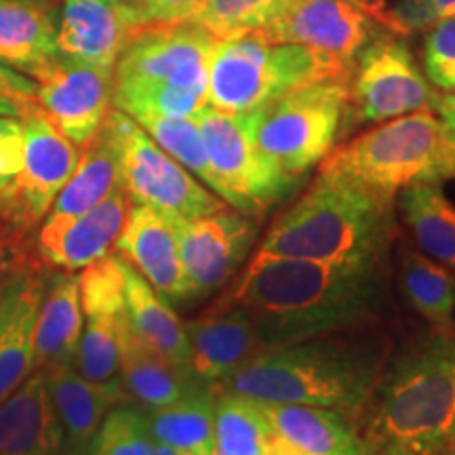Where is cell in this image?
I'll return each instance as SVG.
<instances>
[{
    "label": "cell",
    "instance_id": "6da1fadb",
    "mask_svg": "<svg viewBox=\"0 0 455 455\" xmlns=\"http://www.w3.org/2000/svg\"><path fill=\"white\" fill-rule=\"evenodd\" d=\"M384 264H346L259 253L230 281L221 304L258 323L264 350L371 325L386 301Z\"/></svg>",
    "mask_w": 455,
    "mask_h": 455
},
{
    "label": "cell",
    "instance_id": "7a4b0ae2",
    "mask_svg": "<svg viewBox=\"0 0 455 455\" xmlns=\"http://www.w3.org/2000/svg\"><path fill=\"white\" fill-rule=\"evenodd\" d=\"M371 325L259 352L215 390L259 403L327 407L356 418L390 358V341Z\"/></svg>",
    "mask_w": 455,
    "mask_h": 455
},
{
    "label": "cell",
    "instance_id": "3957f363",
    "mask_svg": "<svg viewBox=\"0 0 455 455\" xmlns=\"http://www.w3.org/2000/svg\"><path fill=\"white\" fill-rule=\"evenodd\" d=\"M369 455H441L455 443V327L435 329L388 358L365 409Z\"/></svg>",
    "mask_w": 455,
    "mask_h": 455
},
{
    "label": "cell",
    "instance_id": "277c9868",
    "mask_svg": "<svg viewBox=\"0 0 455 455\" xmlns=\"http://www.w3.org/2000/svg\"><path fill=\"white\" fill-rule=\"evenodd\" d=\"M395 236V198L318 171L308 190L276 215L258 251L281 258L384 264Z\"/></svg>",
    "mask_w": 455,
    "mask_h": 455
},
{
    "label": "cell",
    "instance_id": "5b68a950",
    "mask_svg": "<svg viewBox=\"0 0 455 455\" xmlns=\"http://www.w3.org/2000/svg\"><path fill=\"white\" fill-rule=\"evenodd\" d=\"M220 41L190 24H148L112 72V106L133 121L188 118L207 104L209 66Z\"/></svg>",
    "mask_w": 455,
    "mask_h": 455
},
{
    "label": "cell",
    "instance_id": "8992f818",
    "mask_svg": "<svg viewBox=\"0 0 455 455\" xmlns=\"http://www.w3.org/2000/svg\"><path fill=\"white\" fill-rule=\"evenodd\" d=\"M321 171L388 198L411 186H439L455 180V129L436 110L405 114L335 148Z\"/></svg>",
    "mask_w": 455,
    "mask_h": 455
},
{
    "label": "cell",
    "instance_id": "52a82bcc",
    "mask_svg": "<svg viewBox=\"0 0 455 455\" xmlns=\"http://www.w3.org/2000/svg\"><path fill=\"white\" fill-rule=\"evenodd\" d=\"M348 72L350 64L301 44L255 36L220 41L209 66L207 104L226 112H253L304 84Z\"/></svg>",
    "mask_w": 455,
    "mask_h": 455
},
{
    "label": "cell",
    "instance_id": "ba28073f",
    "mask_svg": "<svg viewBox=\"0 0 455 455\" xmlns=\"http://www.w3.org/2000/svg\"><path fill=\"white\" fill-rule=\"evenodd\" d=\"M258 110L226 112L204 106L195 114L204 150L218 180V196L236 212L261 218L284 201L299 178H291L258 144Z\"/></svg>",
    "mask_w": 455,
    "mask_h": 455
},
{
    "label": "cell",
    "instance_id": "9c48e42d",
    "mask_svg": "<svg viewBox=\"0 0 455 455\" xmlns=\"http://www.w3.org/2000/svg\"><path fill=\"white\" fill-rule=\"evenodd\" d=\"M348 108V74L304 84L258 110V144L284 173L299 178L333 150Z\"/></svg>",
    "mask_w": 455,
    "mask_h": 455
},
{
    "label": "cell",
    "instance_id": "30bf717a",
    "mask_svg": "<svg viewBox=\"0 0 455 455\" xmlns=\"http://www.w3.org/2000/svg\"><path fill=\"white\" fill-rule=\"evenodd\" d=\"M104 129L116 150L123 190L133 204H146L181 221L228 207L201 180L171 158L129 114L112 108Z\"/></svg>",
    "mask_w": 455,
    "mask_h": 455
},
{
    "label": "cell",
    "instance_id": "8fae6325",
    "mask_svg": "<svg viewBox=\"0 0 455 455\" xmlns=\"http://www.w3.org/2000/svg\"><path fill=\"white\" fill-rule=\"evenodd\" d=\"M21 167L0 188V221L13 235H24L47 218L57 195L76 169L81 150L51 123L41 108L21 118Z\"/></svg>",
    "mask_w": 455,
    "mask_h": 455
},
{
    "label": "cell",
    "instance_id": "7c38bea8",
    "mask_svg": "<svg viewBox=\"0 0 455 455\" xmlns=\"http://www.w3.org/2000/svg\"><path fill=\"white\" fill-rule=\"evenodd\" d=\"M375 24L390 28V15L379 0H283L276 15L253 36L301 44L352 64L371 41Z\"/></svg>",
    "mask_w": 455,
    "mask_h": 455
},
{
    "label": "cell",
    "instance_id": "4fadbf2b",
    "mask_svg": "<svg viewBox=\"0 0 455 455\" xmlns=\"http://www.w3.org/2000/svg\"><path fill=\"white\" fill-rule=\"evenodd\" d=\"M441 95L415 64L405 43L392 36L369 41L348 78V108L358 123H386L418 110H436Z\"/></svg>",
    "mask_w": 455,
    "mask_h": 455
},
{
    "label": "cell",
    "instance_id": "5bb4252c",
    "mask_svg": "<svg viewBox=\"0 0 455 455\" xmlns=\"http://www.w3.org/2000/svg\"><path fill=\"white\" fill-rule=\"evenodd\" d=\"M259 220L224 207L204 218L180 221V258L188 301L220 291L235 278L253 251Z\"/></svg>",
    "mask_w": 455,
    "mask_h": 455
},
{
    "label": "cell",
    "instance_id": "9a60e30c",
    "mask_svg": "<svg viewBox=\"0 0 455 455\" xmlns=\"http://www.w3.org/2000/svg\"><path fill=\"white\" fill-rule=\"evenodd\" d=\"M81 284L83 335L74 369L98 384L121 382V338L124 316V259L110 253L87 266Z\"/></svg>",
    "mask_w": 455,
    "mask_h": 455
},
{
    "label": "cell",
    "instance_id": "2e32d148",
    "mask_svg": "<svg viewBox=\"0 0 455 455\" xmlns=\"http://www.w3.org/2000/svg\"><path fill=\"white\" fill-rule=\"evenodd\" d=\"M41 110L72 144L84 148L112 110V74L66 55H51L28 72Z\"/></svg>",
    "mask_w": 455,
    "mask_h": 455
},
{
    "label": "cell",
    "instance_id": "e0dca14e",
    "mask_svg": "<svg viewBox=\"0 0 455 455\" xmlns=\"http://www.w3.org/2000/svg\"><path fill=\"white\" fill-rule=\"evenodd\" d=\"M150 21L140 4L114 0H60L57 4V53L104 72H114L131 38Z\"/></svg>",
    "mask_w": 455,
    "mask_h": 455
},
{
    "label": "cell",
    "instance_id": "ac0fdd59",
    "mask_svg": "<svg viewBox=\"0 0 455 455\" xmlns=\"http://www.w3.org/2000/svg\"><path fill=\"white\" fill-rule=\"evenodd\" d=\"M190 373L195 379L218 388L259 352H264L258 323L238 304H215L201 316L184 323Z\"/></svg>",
    "mask_w": 455,
    "mask_h": 455
},
{
    "label": "cell",
    "instance_id": "d6986e66",
    "mask_svg": "<svg viewBox=\"0 0 455 455\" xmlns=\"http://www.w3.org/2000/svg\"><path fill=\"white\" fill-rule=\"evenodd\" d=\"M131 201L123 188L106 201L74 218H44L38 228L36 249L53 268L76 272L95 264L110 251L127 220Z\"/></svg>",
    "mask_w": 455,
    "mask_h": 455
},
{
    "label": "cell",
    "instance_id": "ffe728a7",
    "mask_svg": "<svg viewBox=\"0 0 455 455\" xmlns=\"http://www.w3.org/2000/svg\"><path fill=\"white\" fill-rule=\"evenodd\" d=\"M180 221L146 204L131 203L116 238V253L129 261L169 304L188 301V284L180 258Z\"/></svg>",
    "mask_w": 455,
    "mask_h": 455
},
{
    "label": "cell",
    "instance_id": "44dd1931",
    "mask_svg": "<svg viewBox=\"0 0 455 455\" xmlns=\"http://www.w3.org/2000/svg\"><path fill=\"white\" fill-rule=\"evenodd\" d=\"M47 278L28 270L0 289V403L34 371V333Z\"/></svg>",
    "mask_w": 455,
    "mask_h": 455
},
{
    "label": "cell",
    "instance_id": "7402d4cb",
    "mask_svg": "<svg viewBox=\"0 0 455 455\" xmlns=\"http://www.w3.org/2000/svg\"><path fill=\"white\" fill-rule=\"evenodd\" d=\"M64 443L47 375L32 371L0 403V455H55Z\"/></svg>",
    "mask_w": 455,
    "mask_h": 455
},
{
    "label": "cell",
    "instance_id": "603a6c76",
    "mask_svg": "<svg viewBox=\"0 0 455 455\" xmlns=\"http://www.w3.org/2000/svg\"><path fill=\"white\" fill-rule=\"evenodd\" d=\"M83 335L81 284L74 272L61 270L44 289L34 333V371L51 373L76 363Z\"/></svg>",
    "mask_w": 455,
    "mask_h": 455
},
{
    "label": "cell",
    "instance_id": "cb8c5ba5",
    "mask_svg": "<svg viewBox=\"0 0 455 455\" xmlns=\"http://www.w3.org/2000/svg\"><path fill=\"white\" fill-rule=\"evenodd\" d=\"M295 455H369L355 418L327 407L261 403Z\"/></svg>",
    "mask_w": 455,
    "mask_h": 455
},
{
    "label": "cell",
    "instance_id": "d4e9b609",
    "mask_svg": "<svg viewBox=\"0 0 455 455\" xmlns=\"http://www.w3.org/2000/svg\"><path fill=\"white\" fill-rule=\"evenodd\" d=\"M127 316V315H124ZM124 396L140 409H156L178 401L190 390L204 386L195 375L152 350L124 321L121 338V369Z\"/></svg>",
    "mask_w": 455,
    "mask_h": 455
},
{
    "label": "cell",
    "instance_id": "484cf974",
    "mask_svg": "<svg viewBox=\"0 0 455 455\" xmlns=\"http://www.w3.org/2000/svg\"><path fill=\"white\" fill-rule=\"evenodd\" d=\"M47 375V386L64 441L91 445L101 422L114 407L127 403L123 384H98L83 378L76 369H57Z\"/></svg>",
    "mask_w": 455,
    "mask_h": 455
},
{
    "label": "cell",
    "instance_id": "4316f807",
    "mask_svg": "<svg viewBox=\"0 0 455 455\" xmlns=\"http://www.w3.org/2000/svg\"><path fill=\"white\" fill-rule=\"evenodd\" d=\"M124 315L129 327L169 363L190 371L186 329L171 304L124 261Z\"/></svg>",
    "mask_w": 455,
    "mask_h": 455
},
{
    "label": "cell",
    "instance_id": "83f0119b",
    "mask_svg": "<svg viewBox=\"0 0 455 455\" xmlns=\"http://www.w3.org/2000/svg\"><path fill=\"white\" fill-rule=\"evenodd\" d=\"M57 4L0 0V64L28 74L57 53Z\"/></svg>",
    "mask_w": 455,
    "mask_h": 455
},
{
    "label": "cell",
    "instance_id": "f1b7e54d",
    "mask_svg": "<svg viewBox=\"0 0 455 455\" xmlns=\"http://www.w3.org/2000/svg\"><path fill=\"white\" fill-rule=\"evenodd\" d=\"M218 390L198 386L164 407L141 409L152 439L181 455H213Z\"/></svg>",
    "mask_w": 455,
    "mask_h": 455
},
{
    "label": "cell",
    "instance_id": "f546056e",
    "mask_svg": "<svg viewBox=\"0 0 455 455\" xmlns=\"http://www.w3.org/2000/svg\"><path fill=\"white\" fill-rule=\"evenodd\" d=\"M215 449L224 455H295L255 398L218 392Z\"/></svg>",
    "mask_w": 455,
    "mask_h": 455
},
{
    "label": "cell",
    "instance_id": "4dcf8cb0",
    "mask_svg": "<svg viewBox=\"0 0 455 455\" xmlns=\"http://www.w3.org/2000/svg\"><path fill=\"white\" fill-rule=\"evenodd\" d=\"M398 212L426 258L455 272V204L435 184L398 192Z\"/></svg>",
    "mask_w": 455,
    "mask_h": 455
},
{
    "label": "cell",
    "instance_id": "1f68e13d",
    "mask_svg": "<svg viewBox=\"0 0 455 455\" xmlns=\"http://www.w3.org/2000/svg\"><path fill=\"white\" fill-rule=\"evenodd\" d=\"M123 188L118 156L106 129L95 135L81 152L76 169L57 195L47 218H74L106 201L114 190Z\"/></svg>",
    "mask_w": 455,
    "mask_h": 455
},
{
    "label": "cell",
    "instance_id": "d6a6232c",
    "mask_svg": "<svg viewBox=\"0 0 455 455\" xmlns=\"http://www.w3.org/2000/svg\"><path fill=\"white\" fill-rule=\"evenodd\" d=\"M398 276L407 301L424 321L439 331L455 327V272L422 251H403Z\"/></svg>",
    "mask_w": 455,
    "mask_h": 455
},
{
    "label": "cell",
    "instance_id": "836d02e7",
    "mask_svg": "<svg viewBox=\"0 0 455 455\" xmlns=\"http://www.w3.org/2000/svg\"><path fill=\"white\" fill-rule=\"evenodd\" d=\"M283 0H201L181 24L201 28L215 41L253 36L264 28Z\"/></svg>",
    "mask_w": 455,
    "mask_h": 455
},
{
    "label": "cell",
    "instance_id": "e575fe53",
    "mask_svg": "<svg viewBox=\"0 0 455 455\" xmlns=\"http://www.w3.org/2000/svg\"><path fill=\"white\" fill-rule=\"evenodd\" d=\"M135 123H138L171 158H175L181 167L190 171L196 180H201L213 195H218V180H215L212 164H209L201 129H198L195 116H146Z\"/></svg>",
    "mask_w": 455,
    "mask_h": 455
},
{
    "label": "cell",
    "instance_id": "d590c367",
    "mask_svg": "<svg viewBox=\"0 0 455 455\" xmlns=\"http://www.w3.org/2000/svg\"><path fill=\"white\" fill-rule=\"evenodd\" d=\"M155 447L146 415L135 405L114 407L95 435L91 455H150Z\"/></svg>",
    "mask_w": 455,
    "mask_h": 455
},
{
    "label": "cell",
    "instance_id": "8d00e7d4",
    "mask_svg": "<svg viewBox=\"0 0 455 455\" xmlns=\"http://www.w3.org/2000/svg\"><path fill=\"white\" fill-rule=\"evenodd\" d=\"M424 70L436 89L455 91V15L443 17L426 30Z\"/></svg>",
    "mask_w": 455,
    "mask_h": 455
},
{
    "label": "cell",
    "instance_id": "74e56055",
    "mask_svg": "<svg viewBox=\"0 0 455 455\" xmlns=\"http://www.w3.org/2000/svg\"><path fill=\"white\" fill-rule=\"evenodd\" d=\"M388 15L396 34L428 30L443 17L455 15V0H398Z\"/></svg>",
    "mask_w": 455,
    "mask_h": 455
},
{
    "label": "cell",
    "instance_id": "f35d334b",
    "mask_svg": "<svg viewBox=\"0 0 455 455\" xmlns=\"http://www.w3.org/2000/svg\"><path fill=\"white\" fill-rule=\"evenodd\" d=\"M36 84L28 74L0 64V116L24 118L36 110Z\"/></svg>",
    "mask_w": 455,
    "mask_h": 455
},
{
    "label": "cell",
    "instance_id": "ab89813d",
    "mask_svg": "<svg viewBox=\"0 0 455 455\" xmlns=\"http://www.w3.org/2000/svg\"><path fill=\"white\" fill-rule=\"evenodd\" d=\"M24 158V124L20 118L0 116V188L13 178Z\"/></svg>",
    "mask_w": 455,
    "mask_h": 455
},
{
    "label": "cell",
    "instance_id": "60d3db41",
    "mask_svg": "<svg viewBox=\"0 0 455 455\" xmlns=\"http://www.w3.org/2000/svg\"><path fill=\"white\" fill-rule=\"evenodd\" d=\"M201 0H141V7L156 24H181Z\"/></svg>",
    "mask_w": 455,
    "mask_h": 455
},
{
    "label": "cell",
    "instance_id": "b9f144b4",
    "mask_svg": "<svg viewBox=\"0 0 455 455\" xmlns=\"http://www.w3.org/2000/svg\"><path fill=\"white\" fill-rule=\"evenodd\" d=\"M436 114H439L449 127L455 129V91L441 95L439 104H436Z\"/></svg>",
    "mask_w": 455,
    "mask_h": 455
},
{
    "label": "cell",
    "instance_id": "7bdbcfd3",
    "mask_svg": "<svg viewBox=\"0 0 455 455\" xmlns=\"http://www.w3.org/2000/svg\"><path fill=\"white\" fill-rule=\"evenodd\" d=\"M91 445H93V443H91ZM91 445L64 441V443H61L60 451H57L55 455H91Z\"/></svg>",
    "mask_w": 455,
    "mask_h": 455
},
{
    "label": "cell",
    "instance_id": "ee69618b",
    "mask_svg": "<svg viewBox=\"0 0 455 455\" xmlns=\"http://www.w3.org/2000/svg\"><path fill=\"white\" fill-rule=\"evenodd\" d=\"M150 455H181V453L175 451V449H171V447H164V445H161V443L155 441V447H152Z\"/></svg>",
    "mask_w": 455,
    "mask_h": 455
},
{
    "label": "cell",
    "instance_id": "f6af8a7d",
    "mask_svg": "<svg viewBox=\"0 0 455 455\" xmlns=\"http://www.w3.org/2000/svg\"><path fill=\"white\" fill-rule=\"evenodd\" d=\"M7 258H4L3 251H0V289H3V284L7 283Z\"/></svg>",
    "mask_w": 455,
    "mask_h": 455
},
{
    "label": "cell",
    "instance_id": "bcb514c9",
    "mask_svg": "<svg viewBox=\"0 0 455 455\" xmlns=\"http://www.w3.org/2000/svg\"><path fill=\"white\" fill-rule=\"evenodd\" d=\"M371 455H403V453L395 447H384V449H379V451H375Z\"/></svg>",
    "mask_w": 455,
    "mask_h": 455
},
{
    "label": "cell",
    "instance_id": "7dc6e473",
    "mask_svg": "<svg viewBox=\"0 0 455 455\" xmlns=\"http://www.w3.org/2000/svg\"><path fill=\"white\" fill-rule=\"evenodd\" d=\"M441 455H455V443H453V445H451V447H447V449H445V451H443Z\"/></svg>",
    "mask_w": 455,
    "mask_h": 455
},
{
    "label": "cell",
    "instance_id": "c3c4849f",
    "mask_svg": "<svg viewBox=\"0 0 455 455\" xmlns=\"http://www.w3.org/2000/svg\"><path fill=\"white\" fill-rule=\"evenodd\" d=\"M114 3H131V4H140L141 7V0H114Z\"/></svg>",
    "mask_w": 455,
    "mask_h": 455
}]
</instances>
